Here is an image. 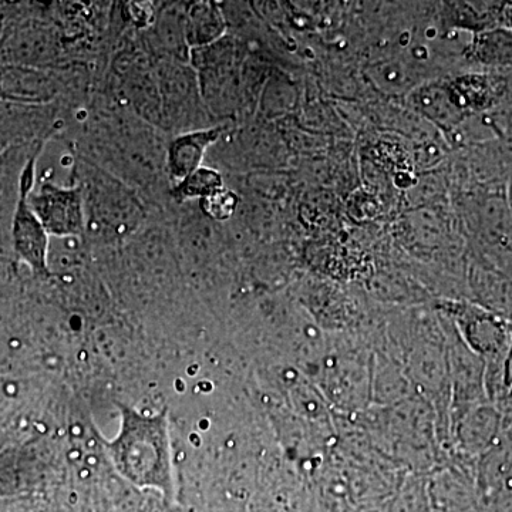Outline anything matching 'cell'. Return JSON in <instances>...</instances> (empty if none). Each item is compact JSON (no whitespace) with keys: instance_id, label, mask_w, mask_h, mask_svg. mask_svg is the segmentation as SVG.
<instances>
[{"instance_id":"6da1fadb","label":"cell","mask_w":512,"mask_h":512,"mask_svg":"<svg viewBox=\"0 0 512 512\" xmlns=\"http://www.w3.org/2000/svg\"><path fill=\"white\" fill-rule=\"evenodd\" d=\"M121 426L109 443L114 468L134 487L156 490L165 503L175 500L173 454L167 409L143 414L119 403Z\"/></svg>"},{"instance_id":"7a4b0ae2","label":"cell","mask_w":512,"mask_h":512,"mask_svg":"<svg viewBox=\"0 0 512 512\" xmlns=\"http://www.w3.org/2000/svg\"><path fill=\"white\" fill-rule=\"evenodd\" d=\"M28 201L47 234L53 237H77L86 229L82 185L64 187L43 180L29 192Z\"/></svg>"},{"instance_id":"3957f363","label":"cell","mask_w":512,"mask_h":512,"mask_svg":"<svg viewBox=\"0 0 512 512\" xmlns=\"http://www.w3.org/2000/svg\"><path fill=\"white\" fill-rule=\"evenodd\" d=\"M30 158L22 177V197H20L18 210L12 225V249L20 261L28 264L32 271L39 275L49 274V247L50 235L47 234L42 222L30 208L28 197L36 184L37 161L40 154Z\"/></svg>"},{"instance_id":"277c9868","label":"cell","mask_w":512,"mask_h":512,"mask_svg":"<svg viewBox=\"0 0 512 512\" xmlns=\"http://www.w3.org/2000/svg\"><path fill=\"white\" fill-rule=\"evenodd\" d=\"M474 480L481 512H512V443L505 434L480 457Z\"/></svg>"},{"instance_id":"5b68a950","label":"cell","mask_w":512,"mask_h":512,"mask_svg":"<svg viewBox=\"0 0 512 512\" xmlns=\"http://www.w3.org/2000/svg\"><path fill=\"white\" fill-rule=\"evenodd\" d=\"M42 148L43 143L10 146L0 153V242H8L10 247L13 218L22 197L23 171Z\"/></svg>"},{"instance_id":"8992f818","label":"cell","mask_w":512,"mask_h":512,"mask_svg":"<svg viewBox=\"0 0 512 512\" xmlns=\"http://www.w3.org/2000/svg\"><path fill=\"white\" fill-rule=\"evenodd\" d=\"M225 127L187 131L174 138L168 147L167 168L175 185L201 167L205 153L224 133Z\"/></svg>"},{"instance_id":"52a82bcc","label":"cell","mask_w":512,"mask_h":512,"mask_svg":"<svg viewBox=\"0 0 512 512\" xmlns=\"http://www.w3.org/2000/svg\"><path fill=\"white\" fill-rule=\"evenodd\" d=\"M410 104L421 116L446 131H450L466 119L451 97L447 80H434L417 87L410 94Z\"/></svg>"},{"instance_id":"ba28073f","label":"cell","mask_w":512,"mask_h":512,"mask_svg":"<svg viewBox=\"0 0 512 512\" xmlns=\"http://www.w3.org/2000/svg\"><path fill=\"white\" fill-rule=\"evenodd\" d=\"M447 84L458 110L464 117L493 106L503 89V80L487 74H467L456 79H447Z\"/></svg>"},{"instance_id":"9c48e42d","label":"cell","mask_w":512,"mask_h":512,"mask_svg":"<svg viewBox=\"0 0 512 512\" xmlns=\"http://www.w3.org/2000/svg\"><path fill=\"white\" fill-rule=\"evenodd\" d=\"M467 55L484 66H512V30L495 28L476 33Z\"/></svg>"},{"instance_id":"30bf717a","label":"cell","mask_w":512,"mask_h":512,"mask_svg":"<svg viewBox=\"0 0 512 512\" xmlns=\"http://www.w3.org/2000/svg\"><path fill=\"white\" fill-rule=\"evenodd\" d=\"M225 32V20L220 9L212 3H201L191 12L188 39L194 45H208L220 39Z\"/></svg>"},{"instance_id":"8fae6325","label":"cell","mask_w":512,"mask_h":512,"mask_svg":"<svg viewBox=\"0 0 512 512\" xmlns=\"http://www.w3.org/2000/svg\"><path fill=\"white\" fill-rule=\"evenodd\" d=\"M178 195L181 198H197L205 200L211 197L215 192L224 188V180L217 170L208 167H200L194 173L188 175L180 184L175 185Z\"/></svg>"},{"instance_id":"7c38bea8","label":"cell","mask_w":512,"mask_h":512,"mask_svg":"<svg viewBox=\"0 0 512 512\" xmlns=\"http://www.w3.org/2000/svg\"><path fill=\"white\" fill-rule=\"evenodd\" d=\"M239 204L238 195L234 191L222 188L211 197L201 200V208L212 220L227 221L234 215Z\"/></svg>"},{"instance_id":"4fadbf2b","label":"cell","mask_w":512,"mask_h":512,"mask_svg":"<svg viewBox=\"0 0 512 512\" xmlns=\"http://www.w3.org/2000/svg\"><path fill=\"white\" fill-rule=\"evenodd\" d=\"M504 434L512 443V412L504 416Z\"/></svg>"},{"instance_id":"5bb4252c","label":"cell","mask_w":512,"mask_h":512,"mask_svg":"<svg viewBox=\"0 0 512 512\" xmlns=\"http://www.w3.org/2000/svg\"><path fill=\"white\" fill-rule=\"evenodd\" d=\"M504 25H505V28L512 30V3H505Z\"/></svg>"},{"instance_id":"9a60e30c","label":"cell","mask_w":512,"mask_h":512,"mask_svg":"<svg viewBox=\"0 0 512 512\" xmlns=\"http://www.w3.org/2000/svg\"><path fill=\"white\" fill-rule=\"evenodd\" d=\"M3 150H5V147H3L2 144H0V153H2Z\"/></svg>"}]
</instances>
